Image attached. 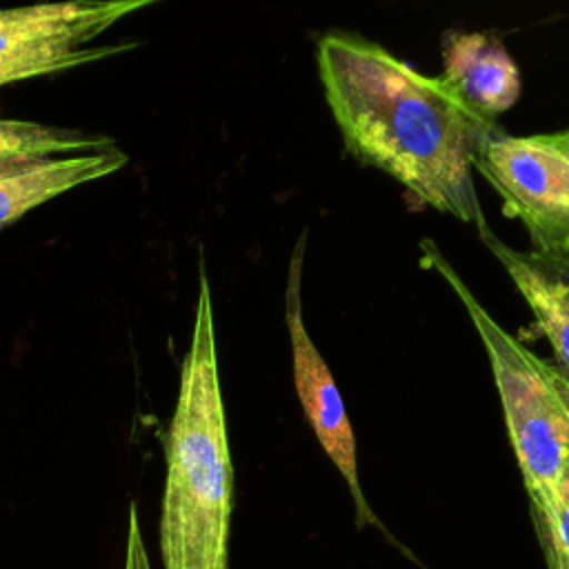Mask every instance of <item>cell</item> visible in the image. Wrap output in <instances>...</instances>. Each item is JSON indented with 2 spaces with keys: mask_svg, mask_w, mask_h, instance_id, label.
<instances>
[{
  "mask_svg": "<svg viewBox=\"0 0 569 569\" xmlns=\"http://www.w3.org/2000/svg\"><path fill=\"white\" fill-rule=\"evenodd\" d=\"M151 0H69L0 11V87L67 71L136 42L96 44L100 33Z\"/></svg>",
  "mask_w": 569,
  "mask_h": 569,
  "instance_id": "cell-4",
  "label": "cell"
},
{
  "mask_svg": "<svg viewBox=\"0 0 569 569\" xmlns=\"http://www.w3.org/2000/svg\"><path fill=\"white\" fill-rule=\"evenodd\" d=\"M478 233L533 311L562 367V376L569 380V258L513 249L489 224Z\"/></svg>",
  "mask_w": 569,
  "mask_h": 569,
  "instance_id": "cell-9",
  "label": "cell"
},
{
  "mask_svg": "<svg viewBox=\"0 0 569 569\" xmlns=\"http://www.w3.org/2000/svg\"><path fill=\"white\" fill-rule=\"evenodd\" d=\"M549 136H551V142L556 144V149L560 151V156L569 164V131H558V133H549Z\"/></svg>",
  "mask_w": 569,
  "mask_h": 569,
  "instance_id": "cell-13",
  "label": "cell"
},
{
  "mask_svg": "<svg viewBox=\"0 0 569 569\" xmlns=\"http://www.w3.org/2000/svg\"><path fill=\"white\" fill-rule=\"evenodd\" d=\"M113 142L98 133H82L76 129L31 122V120H7L0 118V162L71 156L87 151L111 149Z\"/></svg>",
  "mask_w": 569,
  "mask_h": 569,
  "instance_id": "cell-10",
  "label": "cell"
},
{
  "mask_svg": "<svg viewBox=\"0 0 569 569\" xmlns=\"http://www.w3.org/2000/svg\"><path fill=\"white\" fill-rule=\"evenodd\" d=\"M500 193L511 216H518L536 251L569 258V164L549 133H489L473 160Z\"/></svg>",
  "mask_w": 569,
  "mask_h": 569,
  "instance_id": "cell-5",
  "label": "cell"
},
{
  "mask_svg": "<svg viewBox=\"0 0 569 569\" xmlns=\"http://www.w3.org/2000/svg\"><path fill=\"white\" fill-rule=\"evenodd\" d=\"M127 164L118 147L71 156L0 162V227L22 218L33 207L84 182L107 178Z\"/></svg>",
  "mask_w": 569,
  "mask_h": 569,
  "instance_id": "cell-8",
  "label": "cell"
},
{
  "mask_svg": "<svg viewBox=\"0 0 569 569\" xmlns=\"http://www.w3.org/2000/svg\"><path fill=\"white\" fill-rule=\"evenodd\" d=\"M553 565H556V569H569V560H560V558H553Z\"/></svg>",
  "mask_w": 569,
  "mask_h": 569,
  "instance_id": "cell-14",
  "label": "cell"
},
{
  "mask_svg": "<svg viewBox=\"0 0 569 569\" xmlns=\"http://www.w3.org/2000/svg\"><path fill=\"white\" fill-rule=\"evenodd\" d=\"M164 460L158 529L162 569H227L233 465L218 376L213 305L202 262L193 331L180 367Z\"/></svg>",
  "mask_w": 569,
  "mask_h": 569,
  "instance_id": "cell-2",
  "label": "cell"
},
{
  "mask_svg": "<svg viewBox=\"0 0 569 569\" xmlns=\"http://www.w3.org/2000/svg\"><path fill=\"white\" fill-rule=\"evenodd\" d=\"M305 240L307 233H300L296 249L291 253L289 273H287V291H284V322L289 329L291 342V360H293V385L311 425L318 442L322 445L325 453L342 473L360 525H376L380 527L378 518L373 516L358 480V460H356V438L353 429L345 409V402L338 393L336 380L322 360L320 351L316 349L313 340L309 338L305 322H302V300H300V278H302V256H305Z\"/></svg>",
  "mask_w": 569,
  "mask_h": 569,
  "instance_id": "cell-6",
  "label": "cell"
},
{
  "mask_svg": "<svg viewBox=\"0 0 569 569\" xmlns=\"http://www.w3.org/2000/svg\"><path fill=\"white\" fill-rule=\"evenodd\" d=\"M422 247L462 300L489 356L525 489L545 525L569 471V380L489 316L431 240H422Z\"/></svg>",
  "mask_w": 569,
  "mask_h": 569,
  "instance_id": "cell-3",
  "label": "cell"
},
{
  "mask_svg": "<svg viewBox=\"0 0 569 569\" xmlns=\"http://www.w3.org/2000/svg\"><path fill=\"white\" fill-rule=\"evenodd\" d=\"M440 76L476 113L493 120L520 98V71L502 40L485 31H447Z\"/></svg>",
  "mask_w": 569,
  "mask_h": 569,
  "instance_id": "cell-7",
  "label": "cell"
},
{
  "mask_svg": "<svg viewBox=\"0 0 569 569\" xmlns=\"http://www.w3.org/2000/svg\"><path fill=\"white\" fill-rule=\"evenodd\" d=\"M122 569H153L151 558L144 545L142 536V522L138 513V505H129V516H127V536H124V565Z\"/></svg>",
  "mask_w": 569,
  "mask_h": 569,
  "instance_id": "cell-12",
  "label": "cell"
},
{
  "mask_svg": "<svg viewBox=\"0 0 569 569\" xmlns=\"http://www.w3.org/2000/svg\"><path fill=\"white\" fill-rule=\"evenodd\" d=\"M542 527L549 536V547L553 551V558L569 560V471L560 485L556 509Z\"/></svg>",
  "mask_w": 569,
  "mask_h": 569,
  "instance_id": "cell-11",
  "label": "cell"
},
{
  "mask_svg": "<svg viewBox=\"0 0 569 569\" xmlns=\"http://www.w3.org/2000/svg\"><path fill=\"white\" fill-rule=\"evenodd\" d=\"M318 73L345 147L398 180L420 202L487 227L471 178L482 140L498 127L440 76H425L356 33L318 40Z\"/></svg>",
  "mask_w": 569,
  "mask_h": 569,
  "instance_id": "cell-1",
  "label": "cell"
}]
</instances>
